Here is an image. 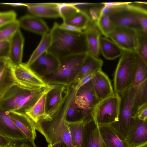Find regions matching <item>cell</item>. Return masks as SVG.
Here are the masks:
<instances>
[{"mask_svg":"<svg viewBox=\"0 0 147 147\" xmlns=\"http://www.w3.org/2000/svg\"><path fill=\"white\" fill-rule=\"evenodd\" d=\"M76 92L74 85L66 86L62 102L58 110L51 115L45 116L35 123L36 130L43 135L49 144L61 142L69 147H74L65 117Z\"/></svg>","mask_w":147,"mask_h":147,"instance_id":"cell-1","label":"cell"},{"mask_svg":"<svg viewBox=\"0 0 147 147\" xmlns=\"http://www.w3.org/2000/svg\"><path fill=\"white\" fill-rule=\"evenodd\" d=\"M51 36L48 51L61 61L74 55L88 53L84 32H74L61 28L55 22L50 31Z\"/></svg>","mask_w":147,"mask_h":147,"instance_id":"cell-2","label":"cell"},{"mask_svg":"<svg viewBox=\"0 0 147 147\" xmlns=\"http://www.w3.org/2000/svg\"><path fill=\"white\" fill-rule=\"evenodd\" d=\"M51 86L33 89L14 85L0 97V108L5 112L25 113Z\"/></svg>","mask_w":147,"mask_h":147,"instance_id":"cell-3","label":"cell"},{"mask_svg":"<svg viewBox=\"0 0 147 147\" xmlns=\"http://www.w3.org/2000/svg\"><path fill=\"white\" fill-rule=\"evenodd\" d=\"M87 53L69 56L60 61L54 72L42 78L48 85H60L65 86L72 85L87 56Z\"/></svg>","mask_w":147,"mask_h":147,"instance_id":"cell-4","label":"cell"},{"mask_svg":"<svg viewBox=\"0 0 147 147\" xmlns=\"http://www.w3.org/2000/svg\"><path fill=\"white\" fill-rule=\"evenodd\" d=\"M135 88L131 86L118 93L120 98L118 121L109 125L125 140L133 120Z\"/></svg>","mask_w":147,"mask_h":147,"instance_id":"cell-5","label":"cell"},{"mask_svg":"<svg viewBox=\"0 0 147 147\" xmlns=\"http://www.w3.org/2000/svg\"><path fill=\"white\" fill-rule=\"evenodd\" d=\"M119 60L114 77V92L117 93L131 86L135 73L136 53L123 51Z\"/></svg>","mask_w":147,"mask_h":147,"instance_id":"cell-6","label":"cell"},{"mask_svg":"<svg viewBox=\"0 0 147 147\" xmlns=\"http://www.w3.org/2000/svg\"><path fill=\"white\" fill-rule=\"evenodd\" d=\"M120 98L118 93L100 101L92 112L94 120L98 125H110L118 121Z\"/></svg>","mask_w":147,"mask_h":147,"instance_id":"cell-7","label":"cell"},{"mask_svg":"<svg viewBox=\"0 0 147 147\" xmlns=\"http://www.w3.org/2000/svg\"><path fill=\"white\" fill-rule=\"evenodd\" d=\"M58 3L60 17L63 23L75 26L82 31L86 29L91 20L88 13L76 6L78 3Z\"/></svg>","mask_w":147,"mask_h":147,"instance_id":"cell-8","label":"cell"},{"mask_svg":"<svg viewBox=\"0 0 147 147\" xmlns=\"http://www.w3.org/2000/svg\"><path fill=\"white\" fill-rule=\"evenodd\" d=\"M99 101L94 90L92 80L77 90L75 102L82 110L84 123L94 120L93 111Z\"/></svg>","mask_w":147,"mask_h":147,"instance_id":"cell-9","label":"cell"},{"mask_svg":"<svg viewBox=\"0 0 147 147\" xmlns=\"http://www.w3.org/2000/svg\"><path fill=\"white\" fill-rule=\"evenodd\" d=\"M13 72L17 84L22 86L37 89L49 85L26 63L13 65Z\"/></svg>","mask_w":147,"mask_h":147,"instance_id":"cell-10","label":"cell"},{"mask_svg":"<svg viewBox=\"0 0 147 147\" xmlns=\"http://www.w3.org/2000/svg\"><path fill=\"white\" fill-rule=\"evenodd\" d=\"M137 30L115 27L108 38H110L123 51L136 52L138 43Z\"/></svg>","mask_w":147,"mask_h":147,"instance_id":"cell-11","label":"cell"},{"mask_svg":"<svg viewBox=\"0 0 147 147\" xmlns=\"http://www.w3.org/2000/svg\"><path fill=\"white\" fill-rule=\"evenodd\" d=\"M128 147H146L147 121L133 118L125 139Z\"/></svg>","mask_w":147,"mask_h":147,"instance_id":"cell-12","label":"cell"},{"mask_svg":"<svg viewBox=\"0 0 147 147\" xmlns=\"http://www.w3.org/2000/svg\"><path fill=\"white\" fill-rule=\"evenodd\" d=\"M126 6L112 8L111 12L108 15L113 23L115 27L142 29L135 13L127 9Z\"/></svg>","mask_w":147,"mask_h":147,"instance_id":"cell-13","label":"cell"},{"mask_svg":"<svg viewBox=\"0 0 147 147\" xmlns=\"http://www.w3.org/2000/svg\"><path fill=\"white\" fill-rule=\"evenodd\" d=\"M60 64L59 60L47 51L38 57L29 67L42 78L54 72Z\"/></svg>","mask_w":147,"mask_h":147,"instance_id":"cell-14","label":"cell"},{"mask_svg":"<svg viewBox=\"0 0 147 147\" xmlns=\"http://www.w3.org/2000/svg\"><path fill=\"white\" fill-rule=\"evenodd\" d=\"M7 112L16 125L27 138L34 142L36 136L34 123L25 113L13 111Z\"/></svg>","mask_w":147,"mask_h":147,"instance_id":"cell-15","label":"cell"},{"mask_svg":"<svg viewBox=\"0 0 147 147\" xmlns=\"http://www.w3.org/2000/svg\"><path fill=\"white\" fill-rule=\"evenodd\" d=\"M0 134L14 141L23 142L27 139L15 124L7 112L0 108Z\"/></svg>","mask_w":147,"mask_h":147,"instance_id":"cell-16","label":"cell"},{"mask_svg":"<svg viewBox=\"0 0 147 147\" xmlns=\"http://www.w3.org/2000/svg\"><path fill=\"white\" fill-rule=\"evenodd\" d=\"M65 86L60 85H52L47 92L45 99V116L51 115L59 109L63 102Z\"/></svg>","mask_w":147,"mask_h":147,"instance_id":"cell-17","label":"cell"},{"mask_svg":"<svg viewBox=\"0 0 147 147\" xmlns=\"http://www.w3.org/2000/svg\"><path fill=\"white\" fill-rule=\"evenodd\" d=\"M92 82L95 94L99 101L107 98L114 92L109 78L101 70L95 73Z\"/></svg>","mask_w":147,"mask_h":147,"instance_id":"cell-18","label":"cell"},{"mask_svg":"<svg viewBox=\"0 0 147 147\" xmlns=\"http://www.w3.org/2000/svg\"><path fill=\"white\" fill-rule=\"evenodd\" d=\"M28 11L40 18H56L60 17L59 5L56 3H26Z\"/></svg>","mask_w":147,"mask_h":147,"instance_id":"cell-19","label":"cell"},{"mask_svg":"<svg viewBox=\"0 0 147 147\" xmlns=\"http://www.w3.org/2000/svg\"><path fill=\"white\" fill-rule=\"evenodd\" d=\"M80 147H102L98 125L94 120L84 123Z\"/></svg>","mask_w":147,"mask_h":147,"instance_id":"cell-20","label":"cell"},{"mask_svg":"<svg viewBox=\"0 0 147 147\" xmlns=\"http://www.w3.org/2000/svg\"><path fill=\"white\" fill-rule=\"evenodd\" d=\"M102 147H128L125 140L109 125H98Z\"/></svg>","mask_w":147,"mask_h":147,"instance_id":"cell-21","label":"cell"},{"mask_svg":"<svg viewBox=\"0 0 147 147\" xmlns=\"http://www.w3.org/2000/svg\"><path fill=\"white\" fill-rule=\"evenodd\" d=\"M18 21L20 27L36 34L43 35L50 32L46 23L41 18L32 15H26Z\"/></svg>","mask_w":147,"mask_h":147,"instance_id":"cell-22","label":"cell"},{"mask_svg":"<svg viewBox=\"0 0 147 147\" xmlns=\"http://www.w3.org/2000/svg\"><path fill=\"white\" fill-rule=\"evenodd\" d=\"M9 60L14 65L22 63L24 39L19 29L9 40Z\"/></svg>","mask_w":147,"mask_h":147,"instance_id":"cell-23","label":"cell"},{"mask_svg":"<svg viewBox=\"0 0 147 147\" xmlns=\"http://www.w3.org/2000/svg\"><path fill=\"white\" fill-rule=\"evenodd\" d=\"M84 31L88 53L98 57L100 53V42L101 34L96 24L91 20L88 26Z\"/></svg>","mask_w":147,"mask_h":147,"instance_id":"cell-24","label":"cell"},{"mask_svg":"<svg viewBox=\"0 0 147 147\" xmlns=\"http://www.w3.org/2000/svg\"><path fill=\"white\" fill-rule=\"evenodd\" d=\"M103 64V61L101 59L88 53L72 85H76L86 76L95 73L98 71L101 70Z\"/></svg>","mask_w":147,"mask_h":147,"instance_id":"cell-25","label":"cell"},{"mask_svg":"<svg viewBox=\"0 0 147 147\" xmlns=\"http://www.w3.org/2000/svg\"><path fill=\"white\" fill-rule=\"evenodd\" d=\"M18 84L13 72V65L9 60L0 70V97L11 87Z\"/></svg>","mask_w":147,"mask_h":147,"instance_id":"cell-26","label":"cell"},{"mask_svg":"<svg viewBox=\"0 0 147 147\" xmlns=\"http://www.w3.org/2000/svg\"><path fill=\"white\" fill-rule=\"evenodd\" d=\"M100 48L103 56L109 60L120 57L123 51L113 41L105 36L100 38Z\"/></svg>","mask_w":147,"mask_h":147,"instance_id":"cell-27","label":"cell"},{"mask_svg":"<svg viewBox=\"0 0 147 147\" xmlns=\"http://www.w3.org/2000/svg\"><path fill=\"white\" fill-rule=\"evenodd\" d=\"M48 91L44 93L32 107L25 113L35 123L46 115L45 99Z\"/></svg>","mask_w":147,"mask_h":147,"instance_id":"cell-28","label":"cell"},{"mask_svg":"<svg viewBox=\"0 0 147 147\" xmlns=\"http://www.w3.org/2000/svg\"><path fill=\"white\" fill-rule=\"evenodd\" d=\"M135 88V93L133 108V118L136 117L138 108L145 103L147 102V79Z\"/></svg>","mask_w":147,"mask_h":147,"instance_id":"cell-29","label":"cell"},{"mask_svg":"<svg viewBox=\"0 0 147 147\" xmlns=\"http://www.w3.org/2000/svg\"><path fill=\"white\" fill-rule=\"evenodd\" d=\"M51 41V36L50 32L42 35L39 44L26 63L28 66H30L38 57L48 51Z\"/></svg>","mask_w":147,"mask_h":147,"instance_id":"cell-30","label":"cell"},{"mask_svg":"<svg viewBox=\"0 0 147 147\" xmlns=\"http://www.w3.org/2000/svg\"><path fill=\"white\" fill-rule=\"evenodd\" d=\"M146 79L147 64L136 53L135 77L131 86L136 87Z\"/></svg>","mask_w":147,"mask_h":147,"instance_id":"cell-31","label":"cell"},{"mask_svg":"<svg viewBox=\"0 0 147 147\" xmlns=\"http://www.w3.org/2000/svg\"><path fill=\"white\" fill-rule=\"evenodd\" d=\"M84 119V116L82 110L75 103V98L67 113L66 122L67 124H69L83 122Z\"/></svg>","mask_w":147,"mask_h":147,"instance_id":"cell-32","label":"cell"},{"mask_svg":"<svg viewBox=\"0 0 147 147\" xmlns=\"http://www.w3.org/2000/svg\"><path fill=\"white\" fill-rule=\"evenodd\" d=\"M72 144L74 147H80L82 137L83 122L68 124Z\"/></svg>","mask_w":147,"mask_h":147,"instance_id":"cell-33","label":"cell"},{"mask_svg":"<svg viewBox=\"0 0 147 147\" xmlns=\"http://www.w3.org/2000/svg\"><path fill=\"white\" fill-rule=\"evenodd\" d=\"M18 20L0 26V42L9 40L15 33L20 28Z\"/></svg>","mask_w":147,"mask_h":147,"instance_id":"cell-34","label":"cell"},{"mask_svg":"<svg viewBox=\"0 0 147 147\" xmlns=\"http://www.w3.org/2000/svg\"><path fill=\"white\" fill-rule=\"evenodd\" d=\"M138 43L136 53L147 64V33L142 29L137 30Z\"/></svg>","mask_w":147,"mask_h":147,"instance_id":"cell-35","label":"cell"},{"mask_svg":"<svg viewBox=\"0 0 147 147\" xmlns=\"http://www.w3.org/2000/svg\"><path fill=\"white\" fill-rule=\"evenodd\" d=\"M96 25L101 34L107 38L115 27L107 15L100 16Z\"/></svg>","mask_w":147,"mask_h":147,"instance_id":"cell-36","label":"cell"},{"mask_svg":"<svg viewBox=\"0 0 147 147\" xmlns=\"http://www.w3.org/2000/svg\"><path fill=\"white\" fill-rule=\"evenodd\" d=\"M16 13L13 11H0V26L16 20Z\"/></svg>","mask_w":147,"mask_h":147,"instance_id":"cell-37","label":"cell"},{"mask_svg":"<svg viewBox=\"0 0 147 147\" xmlns=\"http://www.w3.org/2000/svg\"><path fill=\"white\" fill-rule=\"evenodd\" d=\"M9 40L0 42V59H9Z\"/></svg>","mask_w":147,"mask_h":147,"instance_id":"cell-38","label":"cell"},{"mask_svg":"<svg viewBox=\"0 0 147 147\" xmlns=\"http://www.w3.org/2000/svg\"><path fill=\"white\" fill-rule=\"evenodd\" d=\"M136 117L140 120L147 121V102L144 103L138 108Z\"/></svg>","mask_w":147,"mask_h":147,"instance_id":"cell-39","label":"cell"},{"mask_svg":"<svg viewBox=\"0 0 147 147\" xmlns=\"http://www.w3.org/2000/svg\"><path fill=\"white\" fill-rule=\"evenodd\" d=\"M135 13L142 29L147 33V14L140 13Z\"/></svg>","mask_w":147,"mask_h":147,"instance_id":"cell-40","label":"cell"},{"mask_svg":"<svg viewBox=\"0 0 147 147\" xmlns=\"http://www.w3.org/2000/svg\"><path fill=\"white\" fill-rule=\"evenodd\" d=\"M100 9L96 7H91L89 9L88 14L91 20L96 24L100 16Z\"/></svg>","mask_w":147,"mask_h":147,"instance_id":"cell-41","label":"cell"},{"mask_svg":"<svg viewBox=\"0 0 147 147\" xmlns=\"http://www.w3.org/2000/svg\"><path fill=\"white\" fill-rule=\"evenodd\" d=\"M95 73L91 74L82 78L76 85H74L75 89L77 90L82 86L89 82L92 79Z\"/></svg>","mask_w":147,"mask_h":147,"instance_id":"cell-42","label":"cell"},{"mask_svg":"<svg viewBox=\"0 0 147 147\" xmlns=\"http://www.w3.org/2000/svg\"><path fill=\"white\" fill-rule=\"evenodd\" d=\"M131 2H102L100 3L104 6L112 8L119 7L124 5H127Z\"/></svg>","mask_w":147,"mask_h":147,"instance_id":"cell-43","label":"cell"},{"mask_svg":"<svg viewBox=\"0 0 147 147\" xmlns=\"http://www.w3.org/2000/svg\"><path fill=\"white\" fill-rule=\"evenodd\" d=\"M60 27L63 29L72 32H81L82 31L80 29L74 26L63 23L59 25Z\"/></svg>","mask_w":147,"mask_h":147,"instance_id":"cell-44","label":"cell"},{"mask_svg":"<svg viewBox=\"0 0 147 147\" xmlns=\"http://www.w3.org/2000/svg\"><path fill=\"white\" fill-rule=\"evenodd\" d=\"M13 141H14L0 134V146L1 147H7Z\"/></svg>","mask_w":147,"mask_h":147,"instance_id":"cell-45","label":"cell"},{"mask_svg":"<svg viewBox=\"0 0 147 147\" xmlns=\"http://www.w3.org/2000/svg\"><path fill=\"white\" fill-rule=\"evenodd\" d=\"M20 145V147H36L34 142L30 141L28 139Z\"/></svg>","mask_w":147,"mask_h":147,"instance_id":"cell-46","label":"cell"},{"mask_svg":"<svg viewBox=\"0 0 147 147\" xmlns=\"http://www.w3.org/2000/svg\"><path fill=\"white\" fill-rule=\"evenodd\" d=\"M0 4L10 6L14 7H20L22 6H26V3H0Z\"/></svg>","mask_w":147,"mask_h":147,"instance_id":"cell-47","label":"cell"},{"mask_svg":"<svg viewBox=\"0 0 147 147\" xmlns=\"http://www.w3.org/2000/svg\"><path fill=\"white\" fill-rule=\"evenodd\" d=\"M48 147H69L64 143L59 142L55 143L51 145L49 144Z\"/></svg>","mask_w":147,"mask_h":147,"instance_id":"cell-48","label":"cell"},{"mask_svg":"<svg viewBox=\"0 0 147 147\" xmlns=\"http://www.w3.org/2000/svg\"><path fill=\"white\" fill-rule=\"evenodd\" d=\"M9 59H0V70L6 65Z\"/></svg>","mask_w":147,"mask_h":147,"instance_id":"cell-49","label":"cell"},{"mask_svg":"<svg viewBox=\"0 0 147 147\" xmlns=\"http://www.w3.org/2000/svg\"><path fill=\"white\" fill-rule=\"evenodd\" d=\"M7 147H20V145H18L15 142V141L12 142L11 144Z\"/></svg>","mask_w":147,"mask_h":147,"instance_id":"cell-50","label":"cell"},{"mask_svg":"<svg viewBox=\"0 0 147 147\" xmlns=\"http://www.w3.org/2000/svg\"><path fill=\"white\" fill-rule=\"evenodd\" d=\"M0 147H1L0 146Z\"/></svg>","mask_w":147,"mask_h":147,"instance_id":"cell-51","label":"cell"},{"mask_svg":"<svg viewBox=\"0 0 147 147\" xmlns=\"http://www.w3.org/2000/svg\"></svg>","mask_w":147,"mask_h":147,"instance_id":"cell-52","label":"cell"}]
</instances>
